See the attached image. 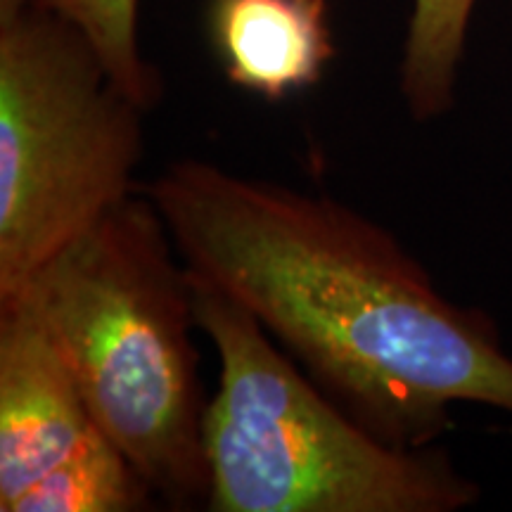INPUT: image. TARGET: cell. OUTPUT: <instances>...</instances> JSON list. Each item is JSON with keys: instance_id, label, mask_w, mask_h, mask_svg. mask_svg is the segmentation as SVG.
<instances>
[{"instance_id": "cell-1", "label": "cell", "mask_w": 512, "mask_h": 512, "mask_svg": "<svg viewBox=\"0 0 512 512\" xmlns=\"http://www.w3.org/2000/svg\"><path fill=\"white\" fill-rule=\"evenodd\" d=\"M183 264L247 309L377 437L430 446L458 401L512 411V358L377 226L332 197L178 159L143 185Z\"/></svg>"}, {"instance_id": "cell-2", "label": "cell", "mask_w": 512, "mask_h": 512, "mask_svg": "<svg viewBox=\"0 0 512 512\" xmlns=\"http://www.w3.org/2000/svg\"><path fill=\"white\" fill-rule=\"evenodd\" d=\"M12 304L43 325L95 427L159 501L207 508L209 401L192 344V278L143 188L50 259Z\"/></svg>"}, {"instance_id": "cell-3", "label": "cell", "mask_w": 512, "mask_h": 512, "mask_svg": "<svg viewBox=\"0 0 512 512\" xmlns=\"http://www.w3.org/2000/svg\"><path fill=\"white\" fill-rule=\"evenodd\" d=\"M190 278L197 330L219 356L204 415L207 510L453 512L477 501V484L446 453L377 437L297 370L252 313Z\"/></svg>"}, {"instance_id": "cell-4", "label": "cell", "mask_w": 512, "mask_h": 512, "mask_svg": "<svg viewBox=\"0 0 512 512\" xmlns=\"http://www.w3.org/2000/svg\"><path fill=\"white\" fill-rule=\"evenodd\" d=\"M145 112L72 22H0V306L143 188Z\"/></svg>"}, {"instance_id": "cell-5", "label": "cell", "mask_w": 512, "mask_h": 512, "mask_svg": "<svg viewBox=\"0 0 512 512\" xmlns=\"http://www.w3.org/2000/svg\"><path fill=\"white\" fill-rule=\"evenodd\" d=\"M95 430L55 342L24 304L0 309V510Z\"/></svg>"}, {"instance_id": "cell-6", "label": "cell", "mask_w": 512, "mask_h": 512, "mask_svg": "<svg viewBox=\"0 0 512 512\" xmlns=\"http://www.w3.org/2000/svg\"><path fill=\"white\" fill-rule=\"evenodd\" d=\"M209 38L233 86L280 102L335 57L325 0H211Z\"/></svg>"}, {"instance_id": "cell-7", "label": "cell", "mask_w": 512, "mask_h": 512, "mask_svg": "<svg viewBox=\"0 0 512 512\" xmlns=\"http://www.w3.org/2000/svg\"><path fill=\"white\" fill-rule=\"evenodd\" d=\"M159 501L138 467L98 427L8 512H138Z\"/></svg>"}, {"instance_id": "cell-8", "label": "cell", "mask_w": 512, "mask_h": 512, "mask_svg": "<svg viewBox=\"0 0 512 512\" xmlns=\"http://www.w3.org/2000/svg\"><path fill=\"white\" fill-rule=\"evenodd\" d=\"M477 0H413L401 62V93L418 121L453 105L456 76Z\"/></svg>"}, {"instance_id": "cell-9", "label": "cell", "mask_w": 512, "mask_h": 512, "mask_svg": "<svg viewBox=\"0 0 512 512\" xmlns=\"http://www.w3.org/2000/svg\"><path fill=\"white\" fill-rule=\"evenodd\" d=\"M34 5L72 22L91 41L112 81L145 110L162 98V79L140 53V0H34Z\"/></svg>"}, {"instance_id": "cell-10", "label": "cell", "mask_w": 512, "mask_h": 512, "mask_svg": "<svg viewBox=\"0 0 512 512\" xmlns=\"http://www.w3.org/2000/svg\"><path fill=\"white\" fill-rule=\"evenodd\" d=\"M34 0H0V22H10L19 12H24Z\"/></svg>"}]
</instances>
